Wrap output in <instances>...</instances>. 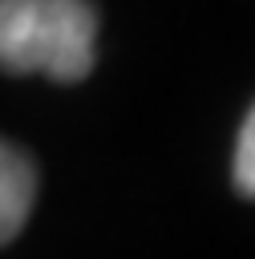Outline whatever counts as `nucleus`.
I'll return each instance as SVG.
<instances>
[{"label":"nucleus","instance_id":"f257e3e1","mask_svg":"<svg viewBox=\"0 0 255 259\" xmlns=\"http://www.w3.org/2000/svg\"><path fill=\"white\" fill-rule=\"evenodd\" d=\"M97 12L85 0H0V69L81 81L93 69Z\"/></svg>","mask_w":255,"mask_h":259},{"label":"nucleus","instance_id":"7ed1b4c3","mask_svg":"<svg viewBox=\"0 0 255 259\" xmlns=\"http://www.w3.org/2000/svg\"><path fill=\"white\" fill-rule=\"evenodd\" d=\"M231 178H235V190L243 198H255V105L239 130V142H235V166H231Z\"/></svg>","mask_w":255,"mask_h":259},{"label":"nucleus","instance_id":"f03ea898","mask_svg":"<svg viewBox=\"0 0 255 259\" xmlns=\"http://www.w3.org/2000/svg\"><path fill=\"white\" fill-rule=\"evenodd\" d=\"M32 198H36V170L28 154L0 142V243L16 239V231L32 210Z\"/></svg>","mask_w":255,"mask_h":259}]
</instances>
